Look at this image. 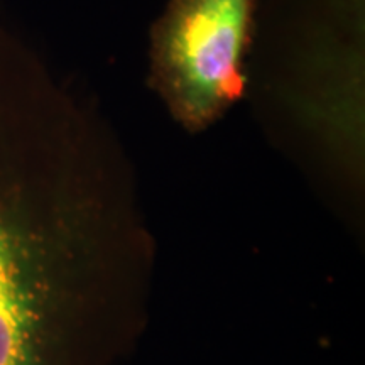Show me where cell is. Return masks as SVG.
<instances>
[{"label":"cell","mask_w":365,"mask_h":365,"mask_svg":"<svg viewBox=\"0 0 365 365\" xmlns=\"http://www.w3.org/2000/svg\"><path fill=\"white\" fill-rule=\"evenodd\" d=\"M0 48V365H95L107 255L78 154Z\"/></svg>","instance_id":"cell-1"},{"label":"cell","mask_w":365,"mask_h":365,"mask_svg":"<svg viewBox=\"0 0 365 365\" xmlns=\"http://www.w3.org/2000/svg\"><path fill=\"white\" fill-rule=\"evenodd\" d=\"M257 0H171L153 34V83L190 132L242 97Z\"/></svg>","instance_id":"cell-2"}]
</instances>
